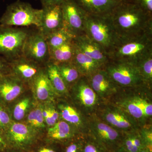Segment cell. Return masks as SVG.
<instances>
[{
  "label": "cell",
  "mask_w": 152,
  "mask_h": 152,
  "mask_svg": "<svg viewBox=\"0 0 152 152\" xmlns=\"http://www.w3.org/2000/svg\"><path fill=\"white\" fill-rule=\"evenodd\" d=\"M107 102L127 113L140 127L152 124V87H120Z\"/></svg>",
  "instance_id": "6da1fadb"
},
{
  "label": "cell",
  "mask_w": 152,
  "mask_h": 152,
  "mask_svg": "<svg viewBox=\"0 0 152 152\" xmlns=\"http://www.w3.org/2000/svg\"><path fill=\"white\" fill-rule=\"evenodd\" d=\"M110 16L119 38L152 34V15L134 3H120Z\"/></svg>",
  "instance_id": "7a4b0ae2"
},
{
  "label": "cell",
  "mask_w": 152,
  "mask_h": 152,
  "mask_svg": "<svg viewBox=\"0 0 152 152\" xmlns=\"http://www.w3.org/2000/svg\"><path fill=\"white\" fill-rule=\"evenodd\" d=\"M152 53V34L131 38H119L108 55L110 60L135 64Z\"/></svg>",
  "instance_id": "3957f363"
},
{
  "label": "cell",
  "mask_w": 152,
  "mask_h": 152,
  "mask_svg": "<svg viewBox=\"0 0 152 152\" xmlns=\"http://www.w3.org/2000/svg\"><path fill=\"white\" fill-rule=\"evenodd\" d=\"M85 33L99 45L108 56L119 39L110 15H96L86 13Z\"/></svg>",
  "instance_id": "277c9868"
},
{
  "label": "cell",
  "mask_w": 152,
  "mask_h": 152,
  "mask_svg": "<svg viewBox=\"0 0 152 152\" xmlns=\"http://www.w3.org/2000/svg\"><path fill=\"white\" fill-rule=\"evenodd\" d=\"M42 14V9H35L29 3L17 1L8 6L0 19V24L15 27L34 26L39 28Z\"/></svg>",
  "instance_id": "5b68a950"
},
{
  "label": "cell",
  "mask_w": 152,
  "mask_h": 152,
  "mask_svg": "<svg viewBox=\"0 0 152 152\" xmlns=\"http://www.w3.org/2000/svg\"><path fill=\"white\" fill-rule=\"evenodd\" d=\"M87 135L110 152L121 147L124 132L112 127L94 114L88 117Z\"/></svg>",
  "instance_id": "8992f818"
},
{
  "label": "cell",
  "mask_w": 152,
  "mask_h": 152,
  "mask_svg": "<svg viewBox=\"0 0 152 152\" xmlns=\"http://www.w3.org/2000/svg\"><path fill=\"white\" fill-rule=\"evenodd\" d=\"M30 31L27 28L0 24V56L8 61L22 56Z\"/></svg>",
  "instance_id": "52a82bcc"
},
{
  "label": "cell",
  "mask_w": 152,
  "mask_h": 152,
  "mask_svg": "<svg viewBox=\"0 0 152 152\" xmlns=\"http://www.w3.org/2000/svg\"><path fill=\"white\" fill-rule=\"evenodd\" d=\"M70 89L74 105L87 116L96 114L104 102L93 90L88 77L85 76H82Z\"/></svg>",
  "instance_id": "ba28073f"
},
{
  "label": "cell",
  "mask_w": 152,
  "mask_h": 152,
  "mask_svg": "<svg viewBox=\"0 0 152 152\" xmlns=\"http://www.w3.org/2000/svg\"><path fill=\"white\" fill-rule=\"evenodd\" d=\"M103 68L119 86L148 85L144 82L137 66L132 63L110 60Z\"/></svg>",
  "instance_id": "9c48e42d"
},
{
  "label": "cell",
  "mask_w": 152,
  "mask_h": 152,
  "mask_svg": "<svg viewBox=\"0 0 152 152\" xmlns=\"http://www.w3.org/2000/svg\"><path fill=\"white\" fill-rule=\"evenodd\" d=\"M95 114L112 127L122 132L137 130L140 127L127 113L108 102L103 103Z\"/></svg>",
  "instance_id": "30bf717a"
},
{
  "label": "cell",
  "mask_w": 152,
  "mask_h": 152,
  "mask_svg": "<svg viewBox=\"0 0 152 152\" xmlns=\"http://www.w3.org/2000/svg\"><path fill=\"white\" fill-rule=\"evenodd\" d=\"M3 134L9 148L26 152L37 141L35 132L22 123L10 124Z\"/></svg>",
  "instance_id": "8fae6325"
},
{
  "label": "cell",
  "mask_w": 152,
  "mask_h": 152,
  "mask_svg": "<svg viewBox=\"0 0 152 152\" xmlns=\"http://www.w3.org/2000/svg\"><path fill=\"white\" fill-rule=\"evenodd\" d=\"M22 56L40 65H46L50 61V49L45 37L37 28L36 31H30Z\"/></svg>",
  "instance_id": "7c38bea8"
},
{
  "label": "cell",
  "mask_w": 152,
  "mask_h": 152,
  "mask_svg": "<svg viewBox=\"0 0 152 152\" xmlns=\"http://www.w3.org/2000/svg\"><path fill=\"white\" fill-rule=\"evenodd\" d=\"M63 20V27L75 36L85 34L86 13L75 0H64L60 4Z\"/></svg>",
  "instance_id": "4fadbf2b"
},
{
  "label": "cell",
  "mask_w": 152,
  "mask_h": 152,
  "mask_svg": "<svg viewBox=\"0 0 152 152\" xmlns=\"http://www.w3.org/2000/svg\"><path fill=\"white\" fill-rule=\"evenodd\" d=\"M87 77L93 90L104 102H108L120 87L113 80L103 66Z\"/></svg>",
  "instance_id": "5bb4252c"
},
{
  "label": "cell",
  "mask_w": 152,
  "mask_h": 152,
  "mask_svg": "<svg viewBox=\"0 0 152 152\" xmlns=\"http://www.w3.org/2000/svg\"><path fill=\"white\" fill-rule=\"evenodd\" d=\"M58 108L61 119L72 125L81 134H87L88 116L72 104L63 102L58 104Z\"/></svg>",
  "instance_id": "9a60e30c"
},
{
  "label": "cell",
  "mask_w": 152,
  "mask_h": 152,
  "mask_svg": "<svg viewBox=\"0 0 152 152\" xmlns=\"http://www.w3.org/2000/svg\"><path fill=\"white\" fill-rule=\"evenodd\" d=\"M10 71L12 75L23 82V80L33 81L43 70L40 65L28 59L23 56L8 61Z\"/></svg>",
  "instance_id": "2e32d148"
},
{
  "label": "cell",
  "mask_w": 152,
  "mask_h": 152,
  "mask_svg": "<svg viewBox=\"0 0 152 152\" xmlns=\"http://www.w3.org/2000/svg\"><path fill=\"white\" fill-rule=\"evenodd\" d=\"M73 40L76 46L81 51L102 66L104 65L110 60L104 50L85 33L76 36Z\"/></svg>",
  "instance_id": "e0dca14e"
},
{
  "label": "cell",
  "mask_w": 152,
  "mask_h": 152,
  "mask_svg": "<svg viewBox=\"0 0 152 152\" xmlns=\"http://www.w3.org/2000/svg\"><path fill=\"white\" fill-rule=\"evenodd\" d=\"M42 23L38 28L45 37L63 27L62 13L61 5L43 7Z\"/></svg>",
  "instance_id": "ac0fdd59"
},
{
  "label": "cell",
  "mask_w": 152,
  "mask_h": 152,
  "mask_svg": "<svg viewBox=\"0 0 152 152\" xmlns=\"http://www.w3.org/2000/svg\"><path fill=\"white\" fill-rule=\"evenodd\" d=\"M23 82L12 74L0 77V104L4 105L14 100L20 94Z\"/></svg>",
  "instance_id": "d6986e66"
},
{
  "label": "cell",
  "mask_w": 152,
  "mask_h": 152,
  "mask_svg": "<svg viewBox=\"0 0 152 152\" xmlns=\"http://www.w3.org/2000/svg\"><path fill=\"white\" fill-rule=\"evenodd\" d=\"M85 12L96 15H109L120 3L118 0H75Z\"/></svg>",
  "instance_id": "ffe728a7"
},
{
  "label": "cell",
  "mask_w": 152,
  "mask_h": 152,
  "mask_svg": "<svg viewBox=\"0 0 152 152\" xmlns=\"http://www.w3.org/2000/svg\"><path fill=\"white\" fill-rule=\"evenodd\" d=\"M79 134H81L73 126L60 119L48 130L47 141L62 144Z\"/></svg>",
  "instance_id": "44dd1931"
},
{
  "label": "cell",
  "mask_w": 152,
  "mask_h": 152,
  "mask_svg": "<svg viewBox=\"0 0 152 152\" xmlns=\"http://www.w3.org/2000/svg\"><path fill=\"white\" fill-rule=\"evenodd\" d=\"M72 62L82 76L86 77H88L103 66L81 51L75 44L74 56Z\"/></svg>",
  "instance_id": "7402d4cb"
},
{
  "label": "cell",
  "mask_w": 152,
  "mask_h": 152,
  "mask_svg": "<svg viewBox=\"0 0 152 152\" xmlns=\"http://www.w3.org/2000/svg\"><path fill=\"white\" fill-rule=\"evenodd\" d=\"M31 84L37 97L40 100H48L51 99L54 95L58 94L52 86L44 70L36 77Z\"/></svg>",
  "instance_id": "603a6c76"
},
{
  "label": "cell",
  "mask_w": 152,
  "mask_h": 152,
  "mask_svg": "<svg viewBox=\"0 0 152 152\" xmlns=\"http://www.w3.org/2000/svg\"><path fill=\"white\" fill-rule=\"evenodd\" d=\"M45 65V72L55 91L58 95L67 96L69 90L60 75L57 65L49 61Z\"/></svg>",
  "instance_id": "cb8c5ba5"
},
{
  "label": "cell",
  "mask_w": 152,
  "mask_h": 152,
  "mask_svg": "<svg viewBox=\"0 0 152 152\" xmlns=\"http://www.w3.org/2000/svg\"><path fill=\"white\" fill-rule=\"evenodd\" d=\"M73 40L50 50V61L56 64L72 62L75 50Z\"/></svg>",
  "instance_id": "d4e9b609"
},
{
  "label": "cell",
  "mask_w": 152,
  "mask_h": 152,
  "mask_svg": "<svg viewBox=\"0 0 152 152\" xmlns=\"http://www.w3.org/2000/svg\"><path fill=\"white\" fill-rule=\"evenodd\" d=\"M121 147L126 152H139L145 148L139 129L124 132Z\"/></svg>",
  "instance_id": "484cf974"
},
{
  "label": "cell",
  "mask_w": 152,
  "mask_h": 152,
  "mask_svg": "<svg viewBox=\"0 0 152 152\" xmlns=\"http://www.w3.org/2000/svg\"><path fill=\"white\" fill-rule=\"evenodd\" d=\"M57 65L60 75L69 90L82 75L72 62Z\"/></svg>",
  "instance_id": "4316f807"
},
{
  "label": "cell",
  "mask_w": 152,
  "mask_h": 152,
  "mask_svg": "<svg viewBox=\"0 0 152 152\" xmlns=\"http://www.w3.org/2000/svg\"><path fill=\"white\" fill-rule=\"evenodd\" d=\"M76 36L62 27L45 37L50 51L73 40Z\"/></svg>",
  "instance_id": "83f0119b"
},
{
  "label": "cell",
  "mask_w": 152,
  "mask_h": 152,
  "mask_svg": "<svg viewBox=\"0 0 152 152\" xmlns=\"http://www.w3.org/2000/svg\"><path fill=\"white\" fill-rule=\"evenodd\" d=\"M136 65L145 83L152 87V53L140 60Z\"/></svg>",
  "instance_id": "f1b7e54d"
},
{
  "label": "cell",
  "mask_w": 152,
  "mask_h": 152,
  "mask_svg": "<svg viewBox=\"0 0 152 152\" xmlns=\"http://www.w3.org/2000/svg\"><path fill=\"white\" fill-rule=\"evenodd\" d=\"M85 135L79 134L61 144L62 152H81Z\"/></svg>",
  "instance_id": "f546056e"
},
{
  "label": "cell",
  "mask_w": 152,
  "mask_h": 152,
  "mask_svg": "<svg viewBox=\"0 0 152 152\" xmlns=\"http://www.w3.org/2000/svg\"><path fill=\"white\" fill-rule=\"evenodd\" d=\"M28 122L33 127L42 128L45 127L42 111L36 109L31 111L28 117Z\"/></svg>",
  "instance_id": "4dcf8cb0"
},
{
  "label": "cell",
  "mask_w": 152,
  "mask_h": 152,
  "mask_svg": "<svg viewBox=\"0 0 152 152\" xmlns=\"http://www.w3.org/2000/svg\"><path fill=\"white\" fill-rule=\"evenodd\" d=\"M81 152H109L88 135L85 136Z\"/></svg>",
  "instance_id": "1f68e13d"
},
{
  "label": "cell",
  "mask_w": 152,
  "mask_h": 152,
  "mask_svg": "<svg viewBox=\"0 0 152 152\" xmlns=\"http://www.w3.org/2000/svg\"><path fill=\"white\" fill-rule=\"evenodd\" d=\"M139 133L145 148L152 151V124L140 127L139 129Z\"/></svg>",
  "instance_id": "d6a6232c"
},
{
  "label": "cell",
  "mask_w": 152,
  "mask_h": 152,
  "mask_svg": "<svg viewBox=\"0 0 152 152\" xmlns=\"http://www.w3.org/2000/svg\"><path fill=\"white\" fill-rule=\"evenodd\" d=\"M30 105V100L25 99L17 104L13 111V117L17 121L23 119Z\"/></svg>",
  "instance_id": "836d02e7"
},
{
  "label": "cell",
  "mask_w": 152,
  "mask_h": 152,
  "mask_svg": "<svg viewBox=\"0 0 152 152\" xmlns=\"http://www.w3.org/2000/svg\"><path fill=\"white\" fill-rule=\"evenodd\" d=\"M43 115L45 122L51 127L60 120L59 113L58 110L54 108H50L42 111Z\"/></svg>",
  "instance_id": "e575fe53"
},
{
  "label": "cell",
  "mask_w": 152,
  "mask_h": 152,
  "mask_svg": "<svg viewBox=\"0 0 152 152\" xmlns=\"http://www.w3.org/2000/svg\"><path fill=\"white\" fill-rule=\"evenodd\" d=\"M10 124V115L4 106L0 104V131L4 133Z\"/></svg>",
  "instance_id": "d590c367"
},
{
  "label": "cell",
  "mask_w": 152,
  "mask_h": 152,
  "mask_svg": "<svg viewBox=\"0 0 152 152\" xmlns=\"http://www.w3.org/2000/svg\"><path fill=\"white\" fill-rule=\"evenodd\" d=\"M50 142L49 145L40 146L33 152H62L61 144Z\"/></svg>",
  "instance_id": "8d00e7d4"
},
{
  "label": "cell",
  "mask_w": 152,
  "mask_h": 152,
  "mask_svg": "<svg viewBox=\"0 0 152 152\" xmlns=\"http://www.w3.org/2000/svg\"><path fill=\"white\" fill-rule=\"evenodd\" d=\"M133 3L147 13L152 15V0H133Z\"/></svg>",
  "instance_id": "74e56055"
},
{
  "label": "cell",
  "mask_w": 152,
  "mask_h": 152,
  "mask_svg": "<svg viewBox=\"0 0 152 152\" xmlns=\"http://www.w3.org/2000/svg\"><path fill=\"white\" fill-rule=\"evenodd\" d=\"M8 61L0 56V77L5 75L10 74Z\"/></svg>",
  "instance_id": "f35d334b"
},
{
  "label": "cell",
  "mask_w": 152,
  "mask_h": 152,
  "mask_svg": "<svg viewBox=\"0 0 152 152\" xmlns=\"http://www.w3.org/2000/svg\"><path fill=\"white\" fill-rule=\"evenodd\" d=\"M9 148L4 134L0 131V152H4Z\"/></svg>",
  "instance_id": "ab89813d"
},
{
  "label": "cell",
  "mask_w": 152,
  "mask_h": 152,
  "mask_svg": "<svg viewBox=\"0 0 152 152\" xmlns=\"http://www.w3.org/2000/svg\"><path fill=\"white\" fill-rule=\"evenodd\" d=\"M64 0H40L43 7L53 5L60 4Z\"/></svg>",
  "instance_id": "60d3db41"
},
{
  "label": "cell",
  "mask_w": 152,
  "mask_h": 152,
  "mask_svg": "<svg viewBox=\"0 0 152 152\" xmlns=\"http://www.w3.org/2000/svg\"><path fill=\"white\" fill-rule=\"evenodd\" d=\"M4 152H26L20 150L15 149L9 148Z\"/></svg>",
  "instance_id": "b9f144b4"
},
{
  "label": "cell",
  "mask_w": 152,
  "mask_h": 152,
  "mask_svg": "<svg viewBox=\"0 0 152 152\" xmlns=\"http://www.w3.org/2000/svg\"><path fill=\"white\" fill-rule=\"evenodd\" d=\"M110 152H126L122 148H121V147L120 148H118L117 149L114 150L113 151Z\"/></svg>",
  "instance_id": "7bdbcfd3"
},
{
  "label": "cell",
  "mask_w": 152,
  "mask_h": 152,
  "mask_svg": "<svg viewBox=\"0 0 152 152\" xmlns=\"http://www.w3.org/2000/svg\"><path fill=\"white\" fill-rule=\"evenodd\" d=\"M120 3H133V0H118Z\"/></svg>",
  "instance_id": "ee69618b"
},
{
  "label": "cell",
  "mask_w": 152,
  "mask_h": 152,
  "mask_svg": "<svg viewBox=\"0 0 152 152\" xmlns=\"http://www.w3.org/2000/svg\"><path fill=\"white\" fill-rule=\"evenodd\" d=\"M139 152H152V151H150V150H149L146 148H144L141 150Z\"/></svg>",
  "instance_id": "f6af8a7d"
}]
</instances>
